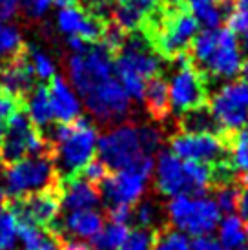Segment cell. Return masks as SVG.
<instances>
[{"label": "cell", "mask_w": 248, "mask_h": 250, "mask_svg": "<svg viewBox=\"0 0 248 250\" xmlns=\"http://www.w3.org/2000/svg\"><path fill=\"white\" fill-rule=\"evenodd\" d=\"M103 227V214L97 210H73L61 219V232L75 239H91Z\"/></svg>", "instance_id": "ffe728a7"}, {"label": "cell", "mask_w": 248, "mask_h": 250, "mask_svg": "<svg viewBox=\"0 0 248 250\" xmlns=\"http://www.w3.org/2000/svg\"><path fill=\"white\" fill-rule=\"evenodd\" d=\"M188 13L205 29H215L227 17L228 0H186Z\"/></svg>", "instance_id": "7402d4cb"}, {"label": "cell", "mask_w": 248, "mask_h": 250, "mask_svg": "<svg viewBox=\"0 0 248 250\" xmlns=\"http://www.w3.org/2000/svg\"><path fill=\"white\" fill-rule=\"evenodd\" d=\"M83 104L101 123H119L131 110V99L117 77H108L81 93Z\"/></svg>", "instance_id": "8fae6325"}, {"label": "cell", "mask_w": 248, "mask_h": 250, "mask_svg": "<svg viewBox=\"0 0 248 250\" xmlns=\"http://www.w3.org/2000/svg\"><path fill=\"white\" fill-rule=\"evenodd\" d=\"M49 143L39 130H35L26 111H15L7 119L4 137L0 143V161L7 167L24 157L48 155Z\"/></svg>", "instance_id": "52a82bcc"}, {"label": "cell", "mask_w": 248, "mask_h": 250, "mask_svg": "<svg viewBox=\"0 0 248 250\" xmlns=\"http://www.w3.org/2000/svg\"><path fill=\"white\" fill-rule=\"evenodd\" d=\"M175 61H177V70L173 71L168 81L170 108L179 113H186L205 106V101H207L205 79L190 64L186 53L179 55Z\"/></svg>", "instance_id": "7c38bea8"}, {"label": "cell", "mask_w": 248, "mask_h": 250, "mask_svg": "<svg viewBox=\"0 0 248 250\" xmlns=\"http://www.w3.org/2000/svg\"><path fill=\"white\" fill-rule=\"evenodd\" d=\"M108 175L110 174H108L106 165L99 159L97 161L93 159L91 163H88V165L83 168V172H81V177H84V179L88 181V183H91V185H101Z\"/></svg>", "instance_id": "ab89813d"}, {"label": "cell", "mask_w": 248, "mask_h": 250, "mask_svg": "<svg viewBox=\"0 0 248 250\" xmlns=\"http://www.w3.org/2000/svg\"><path fill=\"white\" fill-rule=\"evenodd\" d=\"M68 48L71 49V53H83V51H86L90 46H88L84 41H81V39L71 37V39H68Z\"/></svg>", "instance_id": "bcb514c9"}, {"label": "cell", "mask_w": 248, "mask_h": 250, "mask_svg": "<svg viewBox=\"0 0 248 250\" xmlns=\"http://www.w3.org/2000/svg\"><path fill=\"white\" fill-rule=\"evenodd\" d=\"M217 230H219L217 241L225 249L245 250V247H247V227L239 215L228 214L225 219H221Z\"/></svg>", "instance_id": "cb8c5ba5"}, {"label": "cell", "mask_w": 248, "mask_h": 250, "mask_svg": "<svg viewBox=\"0 0 248 250\" xmlns=\"http://www.w3.org/2000/svg\"><path fill=\"white\" fill-rule=\"evenodd\" d=\"M247 241H248V225H247Z\"/></svg>", "instance_id": "6f0895ef"}, {"label": "cell", "mask_w": 248, "mask_h": 250, "mask_svg": "<svg viewBox=\"0 0 248 250\" xmlns=\"http://www.w3.org/2000/svg\"><path fill=\"white\" fill-rule=\"evenodd\" d=\"M237 210L239 217L248 221V185H243L239 188V199H237Z\"/></svg>", "instance_id": "f6af8a7d"}, {"label": "cell", "mask_w": 248, "mask_h": 250, "mask_svg": "<svg viewBox=\"0 0 248 250\" xmlns=\"http://www.w3.org/2000/svg\"><path fill=\"white\" fill-rule=\"evenodd\" d=\"M237 199H239V187L232 183H225V185H217L215 188V197L214 201L219 207L221 214H234V210L237 208Z\"/></svg>", "instance_id": "e575fe53"}, {"label": "cell", "mask_w": 248, "mask_h": 250, "mask_svg": "<svg viewBox=\"0 0 248 250\" xmlns=\"http://www.w3.org/2000/svg\"><path fill=\"white\" fill-rule=\"evenodd\" d=\"M26 115L29 117L31 125L39 130H46L55 121L51 103H49L48 86H35L26 95Z\"/></svg>", "instance_id": "44dd1931"}, {"label": "cell", "mask_w": 248, "mask_h": 250, "mask_svg": "<svg viewBox=\"0 0 248 250\" xmlns=\"http://www.w3.org/2000/svg\"><path fill=\"white\" fill-rule=\"evenodd\" d=\"M35 88V75L26 57L0 62V91L9 97H26Z\"/></svg>", "instance_id": "d6986e66"}, {"label": "cell", "mask_w": 248, "mask_h": 250, "mask_svg": "<svg viewBox=\"0 0 248 250\" xmlns=\"http://www.w3.org/2000/svg\"><path fill=\"white\" fill-rule=\"evenodd\" d=\"M61 195L59 187L33 194L28 197H21L11 203L9 212L15 215L17 223H26L35 227H49L53 229L57 223V217L61 214Z\"/></svg>", "instance_id": "5bb4252c"}, {"label": "cell", "mask_w": 248, "mask_h": 250, "mask_svg": "<svg viewBox=\"0 0 248 250\" xmlns=\"http://www.w3.org/2000/svg\"><path fill=\"white\" fill-rule=\"evenodd\" d=\"M19 239V223L9 210H0V250H13Z\"/></svg>", "instance_id": "836d02e7"}, {"label": "cell", "mask_w": 248, "mask_h": 250, "mask_svg": "<svg viewBox=\"0 0 248 250\" xmlns=\"http://www.w3.org/2000/svg\"><path fill=\"white\" fill-rule=\"evenodd\" d=\"M53 163L64 177L79 175L93 161L99 145V132L88 119H79L69 125H59L51 132Z\"/></svg>", "instance_id": "3957f363"}, {"label": "cell", "mask_w": 248, "mask_h": 250, "mask_svg": "<svg viewBox=\"0 0 248 250\" xmlns=\"http://www.w3.org/2000/svg\"><path fill=\"white\" fill-rule=\"evenodd\" d=\"M53 117L61 125L75 123L83 115V99L66 77L55 75L48 86Z\"/></svg>", "instance_id": "e0dca14e"}, {"label": "cell", "mask_w": 248, "mask_h": 250, "mask_svg": "<svg viewBox=\"0 0 248 250\" xmlns=\"http://www.w3.org/2000/svg\"><path fill=\"white\" fill-rule=\"evenodd\" d=\"M19 239L26 250H59L61 243L55 236L48 234L46 230L35 225L19 223Z\"/></svg>", "instance_id": "d4e9b609"}, {"label": "cell", "mask_w": 248, "mask_h": 250, "mask_svg": "<svg viewBox=\"0 0 248 250\" xmlns=\"http://www.w3.org/2000/svg\"><path fill=\"white\" fill-rule=\"evenodd\" d=\"M4 187V192L15 199L51 190L59 187L55 163L49 155L24 157L6 168Z\"/></svg>", "instance_id": "8992f818"}, {"label": "cell", "mask_w": 248, "mask_h": 250, "mask_svg": "<svg viewBox=\"0 0 248 250\" xmlns=\"http://www.w3.org/2000/svg\"><path fill=\"white\" fill-rule=\"evenodd\" d=\"M59 195H61V207L68 212L95 210L103 199L95 185L88 183L81 175L64 177V181L59 183Z\"/></svg>", "instance_id": "ac0fdd59"}, {"label": "cell", "mask_w": 248, "mask_h": 250, "mask_svg": "<svg viewBox=\"0 0 248 250\" xmlns=\"http://www.w3.org/2000/svg\"><path fill=\"white\" fill-rule=\"evenodd\" d=\"M161 141L163 137L153 126L123 123L99 135L97 155L108 170L119 172L135 167L146 157H153L161 146Z\"/></svg>", "instance_id": "6da1fadb"}, {"label": "cell", "mask_w": 248, "mask_h": 250, "mask_svg": "<svg viewBox=\"0 0 248 250\" xmlns=\"http://www.w3.org/2000/svg\"><path fill=\"white\" fill-rule=\"evenodd\" d=\"M243 130H245V132H247V135H248V125L245 126V128H243Z\"/></svg>", "instance_id": "11a10c76"}, {"label": "cell", "mask_w": 248, "mask_h": 250, "mask_svg": "<svg viewBox=\"0 0 248 250\" xmlns=\"http://www.w3.org/2000/svg\"><path fill=\"white\" fill-rule=\"evenodd\" d=\"M210 113L223 132H241L248 125V84L228 81L210 99Z\"/></svg>", "instance_id": "30bf717a"}, {"label": "cell", "mask_w": 248, "mask_h": 250, "mask_svg": "<svg viewBox=\"0 0 248 250\" xmlns=\"http://www.w3.org/2000/svg\"><path fill=\"white\" fill-rule=\"evenodd\" d=\"M192 247L193 250H230V249H225L217 239H214V237L210 236L195 237L192 241Z\"/></svg>", "instance_id": "7bdbcfd3"}, {"label": "cell", "mask_w": 248, "mask_h": 250, "mask_svg": "<svg viewBox=\"0 0 248 250\" xmlns=\"http://www.w3.org/2000/svg\"><path fill=\"white\" fill-rule=\"evenodd\" d=\"M159 217V210L155 207V203L152 201H141L137 205V208L133 210V219L139 223L141 229H150L152 225H155Z\"/></svg>", "instance_id": "8d00e7d4"}, {"label": "cell", "mask_w": 248, "mask_h": 250, "mask_svg": "<svg viewBox=\"0 0 248 250\" xmlns=\"http://www.w3.org/2000/svg\"><path fill=\"white\" fill-rule=\"evenodd\" d=\"M241 75H243V81L248 84V62L243 64V70H241Z\"/></svg>", "instance_id": "681fc988"}, {"label": "cell", "mask_w": 248, "mask_h": 250, "mask_svg": "<svg viewBox=\"0 0 248 250\" xmlns=\"http://www.w3.org/2000/svg\"><path fill=\"white\" fill-rule=\"evenodd\" d=\"M2 137H4V128H2V125H0V143H2Z\"/></svg>", "instance_id": "db71d44e"}, {"label": "cell", "mask_w": 248, "mask_h": 250, "mask_svg": "<svg viewBox=\"0 0 248 250\" xmlns=\"http://www.w3.org/2000/svg\"><path fill=\"white\" fill-rule=\"evenodd\" d=\"M113 66L115 77L128 97L135 103H143L146 84L161 71V59L146 39L133 35L126 39L124 46L119 49L117 57L113 59Z\"/></svg>", "instance_id": "277c9868"}, {"label": "cell", "mask_w": 248, "mask_h": 250, "mask_svg": "<svg viewBox=\"0 0 248 250\" xmlns=\"http://www.w3.org/2000/svg\"><path fill=\"white\" fill-rule=\"evenodd\" d=\"M24 39L22 31L15 24L0 22V62H6L21 55Z\"/></svg>", "instance_id": "4316f807"}, {"label": "cell", "mask_w": 248, "mask_h": 250, "mask_svg": "<svg viewBox=\"0 0 248 250\" xmlns=\"http://www.w3.org/2000/svg\"><path fill=\"white\" fill-rule=\"evenodd\" d=\"M153 250H193V247L186 234L175 229H165L155 236Z\"/></svg>", "instance_id": "d6a6232c"}, {"label": "cell", "mask_w": 248, "mask_h": 250, "mask_svg": "<svg viewBox=\"0 0 248 250\" xmlns=\"http://www.w3.org/2000/svg\"><path fill=\"white\" fill-rule=\"evenodd\" d=\"M243 39H245V44H243V46H245V49L248 51V35H245Z\"/></svg>", "instance_id": "f5cc1de1"}, {"label": "cell", "mask_w": 248, "mask_h": 250, "mask_svg": "<svg viewBox=\"0 0 248 250\" xmlns=\"http://www.w3.org/2000/svg\"><path fill=\"white\" fill-rule=\"evenodd\" d=\"M181 125H183V132L190 133H215L219 130L210 110H207L205 106H201L197 110L186 111Z\"/></svg>", "instance_id": "f546056e"}, {"label": "cell", "mask_w": 248, "mask_h": 250, "mask_svg": "<svg viewBox=\"0 0 248 250\" xmlns=\"http://www.w3.org/2000/svg\"><path fill=\"white\" fill-rule=\"evenodd\" d=\"M170 152L183 161L217 167L225 163L228 148L217 133L181 132L170 139Z\"/></svg>", "instance_id": "4fadbf2b"}, {"label": "cell", "mask_w": 248, "mask_h": 250, "mask_svg": "<svg viewBox=\"0 0 248 250\" xmlns=\"http://www.w3.org/2000/svg\"><path fill=\"white\" fill-rule=\"evenodd\" d=\"M230 167L234 170V174L239 175L243 185H248V135L245 130L237 132L235 139H232Z\"/></svg>", "instance_id": "f1b7e54d"}, {"label": "cell", "mask_w": 248, "mask_h": 250, "mask_svg": "<svg viewBox=\"0 0 248 250\" xmlns=\"http://www.w3.org/2000/svg\"><path fill=\"white\" fill-rule=\"evenodd\" d=\"M51 6L59 7V9H64V7L75 6V0H51Z\"/></svg>", "instance_id": "c3c4849f"}, {"label": "cell", "mask_w": 248, "mask_h": 250, "mask_svg": "<svg viewBox=\"0 0 248 250\" xmlns=\"http://www.w3.org/2000/svg\"><path fill=\"white\" fill-rule=\"evenodd\" d=\"M128 2H131L133 6H137L141 11H145L146 15L152 11L153 7H155V4H157V0H128Z\"/></svg>", "instance_id": "7dc6e473"}, {"label": "cell", "mask_w": 248, "mask_h": 250, "mask_svg": "<svg viewBox=\"0 0 248 250\" xmlns=\"http://www.w3.org/2000/svg\"><path fill=\"white\" fill-rule=\"evenodd\" d=\"M153 174H155V188L166 197L192 195L188 161L179 159L170 150L157 155Z\"/></svg>", "instance_id": "9a60e30c"}, {"label": "cell", "mask_w": 248, "mask_h": 250, "mask_svg": "<svg viewBox=\"0 0 248 250\" xmlns=\"http://www.w3.org/2000/svg\"><path fill=\"white\" fill-rule=\"evenodd\" d=\"M130 234V229L126 225L110 221L99 230L97 236L91 237V249L93 250H121L126 237Z\"/></svg>", "instance_id": "484cf974"}, {"label": "cell", "mask_w": 248, "mask_h": 250, "mask_svg": "<svg viewBox=\"0 0 248 250\" xmlns=\"http://www.w3.org/2000/svg\"><path fill=\"white\" fill-rule=\"evenodd\" d=\"M153 167H155L153 157H146L135 167L110 174L101 183V190H99L101 197L110 207L135 205L145 195L148 183H150V175L153 174Z\"/></svg>", "instance_id": "ba28073f"}, {"label": "cell", "mask_w": 248, "mask_h": 250, "mask_svg": "<svg viewBox=\"0 0 248 250\" xmlns=\"http://www.w3.org/2000/svg\"><path fill=\"white\" fill-rule=\"evenodd\" d=\"M133 219V208L126 207V205H117V207H110V221L119 223V225H126Z\"/></svg>", "instance_id": "60d3db41"}, {"label": "cell", "mask_w": 248, "mask_h": 250, "mask_svg": "<svg viewBox=\"0 0 248 250\" xmlns=\"http://www.w3.org/2000/svg\"><path fill=\"white\" fill-rule=\"evenodd\" d=\"M28 61L29 68L33 71L35 79L41 81H51L57 75V64L53 61V57L49 55L48 51H44L41 48H31L28 51Z\"/></svg>", "instance_id": "4dcf8cb0"}, {"label": "cell", "mask_w": 248, "mask_h": 250, "mask_svg": "<svg viewBox=\"0 0 248 250\" xmlns=\"http://www.w3.org/2000/svg\"><path fill=\"white\" fill-rule=\"evenodd\" d=\"M126 31L121 29L117 24H111L108 28H104V33H103V44L104 48H108L110 51H119V49L124 46V42H126Z\"/></svg>", "instance_id": "74e56055"}, {"label": "cell", "mask_w": 248, "mask_h": 250, "mask_svg": "<svg viewBox=\"0 0 248 250\" xmlns=\"http://www.w3.org/2000/svg\"><path fill=\"white\" fill-rule=\"evenodd\" d=\"M59 250H61V249H59Z\"/></svg>", "instance_id": "680465c9"}, {"label": "cell", "mask_w": 248, "mask_h": 250, "mask_svg": "<svg viewBox=\"0 0 248 250\" xmlns=\"http://www.w3.org/2000/svg\"><path fill=\"white\" fill-rule=\"evenodd\" d=\"M97 2H99V4H103V2H106V0H97Z\"/></svg>", "instance_id": "9f6ffc18"}, {"label": "cell", "mask_w": 248, "mask_h": 250, "mask_svg": "<svg viewBox=\"0 0 248 250\" xmlns=\"http://www.w3.org/2000/svg\"><path fill=\"white\" fill-rule=\"evenodd\" d=\"M227 21L235 35H248V0H228Z\"/></svg>", "instance_id": "1f68e13d"}, {"label": "cell", "mask_w": 248, "mask_h": 250, "mask_svg": "<svg viewBox=\"0 0 248 250\" xmlns=\"http://www.w3.org/2000/svg\"><path fill=\"white\" fill-rule=\"evenodd\" d=\"M173 229L193 237L210 236L221 223V210L212 197L205 195H177L166 207Z\"/></svg>", "instance_id": "5b68a950"}, {"label": "cell", "mask_w": 248, "mask_h": 250, "mask_svg": "<svg viewBox=\"0 0 248 250\" xmlns=\"http://www.w3.org/2000/svg\"><path fill=\"white\" fill-rule=\"evenodd\" d=\"M199 22L192 13L175 9L159 17L157 28L153 29V41L159 55L168 59H177L185 55L186 49L192 46L193 39L199 33Z\"/></svg>", "instance_id": "9c48e42d"}, {"label": "cell", "mask_w": 248, "mask_h": 250, "mask_svg": "<svg viewBox=\"0 0 248 250\" xmlns=\"http://www.w3.org/2000/svg\"><path fill=\"white\" fill-rule=\"evenodd\" d=\"M4 203H6V192L0 188V210H2V207H4Z\"/></svg>", "instance_id": "f907efd6"}, {"label": "cell", "mask_w": 248, "mask_h": 250, "mask_svg": "<svg viewBox=\"0 0 248 250\" xmlns=\"http://www.w3.org/2000/svg\"><path fill=\"white\" fill-rule=\"evenodd\" d=\"M166 4H172V6H175V4H179L181 0H165Z\"/></svg>", "instance_id": "816d5d0a"}, {"label": "cell", "mask_w": 248, "mask_h": 250, "mask_svg": "<svg viewBox=\"0 0 248 250\" xmlns=\"http://www.w3.org/2000/svg\"><path fill=\"white\" fill-rule=\"evenodd\" d=\"M155 234L150 229H133L124 241L121 250H153Z\"/></svg>", "instance_id": "d590c367"}, {"label": "cell", "mask_w": 248, "mask_h": 250, "mask_svg": "<svg viewBox=\"0 0 248 250\" xmlns=\"http://www.w3.org/2000/svg\"><path fill=\"white\" fill-rule=\"evenodd\" d=\"M146 108L153 119H165L168 115L170 108V93H168V81L163 77H153L150 83L146 84L145 99Z\"/></svg>", "instance_id": "603a6c76"}, {"label": "cell", "mask_w": 248, "mask_h": 250, "mask_svg": "<svg viewBox=\"0 0 248 250\" xmlns=\"http://www.w3.org/2000/svg\"><path fill=\"white\" fill-rule=\"evenodd\" d=\"M17 111V101L13 97L6 95L4 91H0V121L9 119L11 113Z\"/></svg>", "instance_id": "ee69618b"}, {"label": "cell", "mask_w": 248, "mask_h": 250, "mask_svg": "<svg viewBox=\"0 0 248 250\" xmlns=\"http://www.w3.org/2000/svg\"><path fill=\"white\" fill-rule=\"evenodd\" d=\"M148 15L141 11L137 6H133L128 0H119L113 7V19L115 24L124 31H135L145 24Z\"/></svg>", "instance_id": "83f0119b"}, {"label": "cell", "mask_w": 248, "mask_h": 250, "mask_svg": "<svg viewBox=\"0 0 248 250\" xmlns=\"http://www.w3.org/2000/svg\"><path fill=\"white\" fill-rule=\"evenodd\" d=\"M21 0H0V22H9L19 15Z\"/></svg>", "instance_id": "b9f144b4"}, {"label": "cell", "mask_w": 248, "mask_h": 250, "mask_svg": "<svg viewBox=\"0 0 248 250\" xmlns=\"http://www.w3.org/2000/svg\"><path fill=\"white\" fill-rule=\"evenodd\" d=\"M21 7L31 21H42L51 9V0H21Z\"/></svg>", "instance_id": "f35d334b"}, {"label": "cell", "mask_w": 248, "mask_h": 250, "mask_svg": "<svg viewBox=\"0 0 248 250\" xmlns=\"http://www.w3.org/2000/svg\"><path fill=\"white\" fill-rule=\"evenodd\" d=\"M57 29L62 35H66L68 39L75 37L81 39L86 44L97 42L103 39L104 26L101 19L97 15L86 13L83 7L79 6H69L64 9H59L55 19Z\"/></svg>", "instance_id": "2e32d148"}, {"label": "cell", "mask_w": 248, "mask_h": 250, "mask_svg": "<svg viewBox=\"0 0 248 250\" xmlns=\"http://www.w3.org/2000/svg\"><path fill=\"white\" fill-rule=\"evenodd\" d=\"M192 59L201 70L217 81H232L241 75L243 49L237 35L228 28L199 31L193 39Z\"/></svg>", "instance_id": "7a4b0ae2"}]
</instances>
